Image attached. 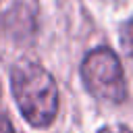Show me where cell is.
<instances>
[{
  "mask_svg": "<svg viewBox=\"0 0 133 133\" xmlns=\"http://www.w3.org/2000/svg\"><path fill=\"white\" fill-rule=\"evenodd\" d=\"M15 102L33 127H48L58 114V87L52 75L31 60H19L10 69Z\"/></svg>",
  "mask_w": 133,
  "mask_h": 133,
  "instance_id": "cell-1",
  "label": "cell"
},
{
  "mask_svg": "<svg viewBox=\"0 0 133 133\" xmlns=\"http://www.w3.org/2000/svg\"><path fill=\"white\" fill-rule=\"evenodd\" d=\"M81 79L87 91L98 100L121 104L127 96L121 60L110 48H96L83 58Z\"/></svg>",
  "mask_w": 133,
  "mask_h": 133,
  "instance_id": "cell-2",
  "label": "cell"
},
{
  "mask_svg": "<svg viewBox=\"0 0 133 133\" xmlns=\"http://www.w3.org/2000/svg\"><path fill=\"white\" fill-rule=\"evenodd\" d=\"M121 44H123V50L129 56H133V21L125 23L123 33H121Z\"/></svg>",
  "mask_w": 133,
  "mask_h": 133,
  "instance_id": "cell-3",
  "label": "cell"
},
{
  "mask_svg": "<svg viewBox=\"0 0 133 133\" xmlns=\"http://www.w3.org/2000/svg\"><path fill=\"white\" fill-rule=\"evenodd\" d=\"M98 133H133V129L125 125H108V127H102Z\"/></svg>",
  "mask_w": 133,
  "mask_h": 133,
  "instance_id": "cell-4",
  "label": "cell"
},
{
  "mask_svg": "<svg viewBox=\"0 0 133 133\" xmlns=\"http://www.w3.org/2000/svg\"><path fill=\"white\" fill-rule=\"evenodd\" d=\"M0 133H15V127H12V123L4 116V114H0Z\"/></svg>",
  "mask_w": 133,
  "mask_h": 133,
  "instance_id": "cell-5",
  "label": "cell"
}]
</instances>
